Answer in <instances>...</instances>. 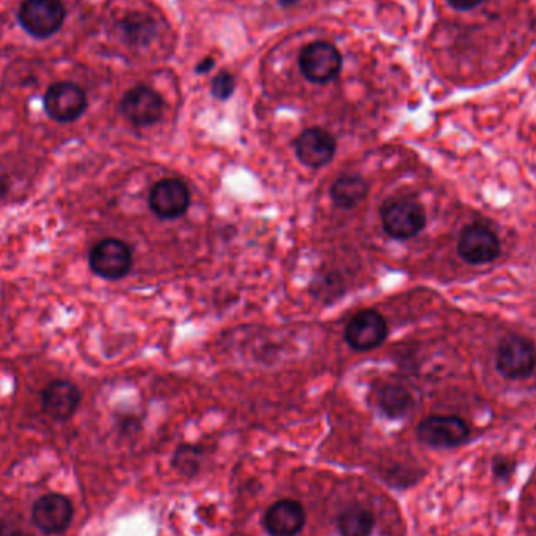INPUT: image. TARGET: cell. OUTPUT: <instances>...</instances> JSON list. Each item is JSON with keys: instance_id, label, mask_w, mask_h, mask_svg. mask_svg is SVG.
<instances>
[{"instance_id": "1", "label": "cell", "mask_w": 536, "mask_h": 536, "mask_svg": "<svg viewBox=\"0 0 536 536\" xmlns=\"http://www.w3.org/2000/svg\"><path fill=\"white\" fill-rule=\"evenodd\" d=\"M384 232L395 240L416 237L427 225V215L421 203L413 198H391L380 209Z\"/></svg>"}, {"instance_id": "2", "label": "cell", "mask_w": 536, "mask_h": 536, "mask_svg": "<svg viewBox=\"0 0 536 536\" xmlns=\"http://www.w3.org/2000/svg\"><path fill=\"white\" fill-rule=\"evenodd\" d=\"M62 0H24L19 10V22L35 38H49L62 29L65 22Z\"/></svg>"}, {"instance_id": "3", "label": "cell", "mask_w": 536, "mask_h": 536, "mask_svg": "<svg viewBox=\"0 0 536 536\" xmlns=\"http://www.w3.org/2000/svg\"><path fill=\"white\" fill-rule=\"evenodd\" d=\"M497 369L508 380L530 377L536 369V345L522 336H507L497 348Z\"/></svg>"}, {"instance_id": "4", "label": "cell", "mask_w": 536, "mask_h": 536, "mask_svg": "<svg viewBox=\"0 0 536 536\" xmlns=\"http://www.w3.org/2000/svg\"><path fill=\"white\" fill-rule=\"evenodd\" d=\"M88 262L96 275L109 281H118L129 275L134 265V258L126 242L110 237L96 243L90 251Z\"/></svg>"}, {"instance_id": "5", "label": "cell", "mask_w": 536, "mask_h": 536, "mask_svg": "<svg viewBox=\"0 0 536 536\" xmlns=\"http://www.w3.org/2000/svg\"><path fill=\"white\" fill-rule=\"evenodd\" d=\"M344 337L345 342L356 352H370L386 341L388 323L375 309H364L348 320Z\"/></svg>"}, {"instance_id": "6", "label": "cell", "mask_w": 536, "mask_h": 536, "mask_svg": "<svg viewBox=\"0 0 536 536\" xmlns=\"http://www.w3.org/2000/svg\"><path fill=\"white\" fill-rule=\"evenodd\" d=\"M192 203L189 187L181 179H162L149 193V207L160 220H176L189 211Z\"/></svg>"}, {"instance_id": "7", "label": "cell", "mask_w": 536, "mask_h": 536, "mask_svg": "<svg viewBox=\"0 0 536 536\" xmlns=\"http://www.w3.org/2000/svg\"><path fill=\"white\" fill-rule=\"evenodd\" d=\"M73 518V502L63 494H44L35 500L32 507L33 526L44 535H58L65 532Z\"/></svg>"}, {"instance_id": "8", "label": "cell", "mask_w": 536, "mask_h": 536, "mask_svg": "<svg viewBox=\"0 0 536 536\" xmlns=\"http://www.w3.org/2000/svg\"><path fill=\"white\" fill-rule=\"evenodd\" d=\"M469 436V427L463 419L455 416L425 417L417 425V438L435 449H452L463 444Z\"/></svg>"}, {"instance_id": "9", "label": "cell", "mask_w": 536, "mask_h": 536, "mask_svg": "<svg viewBox=\"0 0 536 536\" xmlns=\"http://www.w3.org/2000/svg\"><path fill=\"white\" fill-rule=\"evenodd\" d=\"M44 110L58 123H71L84 115L87 96L79 85L58 82L51 85L44 95Z\"/></svg>"}, {"instance_id": "10", "label": "cell", "mask_w": 536, "mask_h": 536, "mask_svg": "<svg viewBox=\"0 0 536 536\" xmlns=\"http://www.w3.org/2000/svg\"><path fill=\"white\" fill-rule=\"evenodd\" d=\"M342 68V57L333 44L316 41L306 46L300 55V69L314 84H325L337 77Z\"/></svg>"}, {"instance_id": "11", "label": "cell", "mask_w": 536, "mask_h": 536, "mask_svg": "<svg viewBox=\"0 0 536 536\" xmlns=\"http://www.w3.org/2000/svg\"><path fill=\"white\" fill-rule=\"evenodd\" d=\"M165 102L153 88L138 85L127 91L121 99V112L129 123L137 127H148L162 118Z\"/></svg>"}, {"instance_id": "12", "label": "cell", "mask_w": 536, "mask_h": 536, "mask_svg": "<svg viewBox=\"0 0 536 536\" xmlns=\"http://www.w3.org/2000/svg\"><path fill=\"white\" fill-rule=\"evenodd\" d=\"M458 253L469 264H489L499 258L500 242L496 234L486 226H468L461 232Z\"/></svg>"}, {"instance_id": "13", "label": "cell", "mask_w": 536, "mask_h": 536, "mask_svg": "<svg viewBox=\"0 0 536 536\" xmlns=\"http://www.w3.org/2000/svg\"><path fill=\"white\" fill-rule=\"evenodd\" d=\"M295 154L305 167L323 168L334 159L336 138L320 127H311L301 132L295 140Z\"/></svg>"}, {"instance_id": "14", "label": "cell", "mask_w": 536, "mask_h": 536, "mask_svg": "<svg viewBox=\"0 0 536 536\" xmlns=\"http://www.w3.org/2000/svg\"><path fill=\"white\" fill-rule=\"evenodd\" d=\"M262 524L270 536H297L305 529L306 511L297 500H278L265 511Z\"/></svg>"}, {"instance_id": "15", "label": "cell", "mask_w": 536, "mask_h": 536, "mask_svg": "<svg viewBox=\"0 0 536 536\" xmlns=\"http://www.w3.org/2000/svg\"><path fill=\"white\" fill-rule=\"evenodd\" d=\"M82 394L76 384L55 380L43 391V411L54 421L65 422L76 414Z\"/></svg>"}, {"instance_id": "16", "label": "cell", "mask_w": 536, "mask_h": 536, "mask_svg": "<svg viewBox=\"0 0 536 536\" xmlns=\"http://www.w3.org/2000/svg\"><path fill=\"white\" fill-rule=\"evenodd\" d=\"M369 195V184L358 174H342L333 182L330 196L333 203L342 209H355Z\"/></svg>"}, {"instance_id": "17", "label": "cell", "mask_w": 536, "mask_h": 536, "mask_svg": "<svg viewBox=\"0 0 536 536\" xmlns=\"http://www.w3.org/2000/svg\"><path fill=\"white\" fill-rule=\"evenodd\" d=\"M336 524L341 536H372L375 516L369 508L352 505L339 513Z\"/></svg>"}, {"instance_id": "18", "label": "cell", "mask_w": 536, "mask_h": 536, "mask_svg": "<svg viewBox=\"0 0 536 536\" xmlns=\"http://www.w3.org/2000/svg\"><path fill=\"white\" fill-rule=\"evenodd\" d=\"M413 395L400 384H384L378 394L381 413L389 419H402L413 408Z\"/></svg>"}, {"instance_id": "19", "label": "cell", "mask_w": 536, "mask_h": 536, "mask_svg": "<svg viewBox=\"0 0 536 536\" xmlns=\"http://www.w3.org/2000/svg\"><path fill=\"white\" fill-rule=\"evenodd\" d=\"M204 452L192 444H182L174 452L171 466L184 477H195L203 466Z\"/></svg>"}, {"instance_id": "20", "label": "cell", "mask_w": 536, "mask_h": 536, "mask_svg": "<svg viewBox=\"0 0 536 536\" xmlns=\"http://www.w3.org/2000/svg\"><path fill=\"white\" fill-rule=\"evenodd\" d=\"M236 90V79L229 73H220L212 80V95L220 101H228Z\"/></svg>"}, {"instance_id": "21", "label": "cell", "mask_w": 536, "mask_h": 536, "mask_svg": "<svg viewBox=\"0 0 536 536\" xmlns=\"http://www.w3.org/2000/svg\"><path fill=\"white\" fill-rule=\"evenodd\" d=\"M0 536H32L24 527L11 519H0Z\"/></svg>"}, {"instance_id": "22", "label": "cell", "mask_w": 536, "mask_h": 536, "mask_svg": "<svg viewBox=\"0 0 536 536\" xmlns=\"http://www.w3.org/2000/svg\"><path fill=\"white\" fill-rule=\"evenodd\" d=\"M483 0H449V4L457 10L468 11L472 8L479 7Z\"/></svg>"}, {"instance_id": "23", "label": "cell", "mask_w": 536, "mask_h": 536, "mask_svg": "<svg viewBox=\"0 0 536 536\" xmlns=\"http://www.w3.org/2000/svg\"><path fill=\"white\" fill-rule=\"evenodd\" d=\"M8 193V181L4 174L0 173V200H4Z\"/></svg>"}, {"instance_id": "24", "label": "cell", "mask_w": 536, "mask_h": 536, "mask_svg": "<svg viewBox=\"0 0 536 536\" xmlns=\"http://www.w3.org/2000/svg\"><path fill=\"white\" fill-rule=\"evenodd\" d=\"M212 65H214V62H212V60H204L203 65L198 68V71H200V73H204V71H209V69L212 68Z\"/></svg>"}]
</instances>
